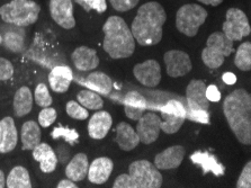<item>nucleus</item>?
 Here are the masks:
<instances>
[{
	"label": "nucleus",
	"instance_id": "nucleus-45",
	"mask_svg": "<svg viewBox=\"0 0 251 188\" xmlns=\"http://www.w3.org/2000/svg\"><path fill=\"white\" fill-rule=\"evenodd\" d=\"M56 187L58 188H78V186L75 185V183L74 182V180H71L69 178L61 180L58 185H56Z\"/></svg>",
	"mask_w": 251,
	"mask_h": 188
},
{
	"label": "nucleus",
	"instance_id": "nucleus-22",
	"mask_svg": "<svg viewBox=\"0 0 251 188\" xmlns=\"http://www.w3.org/2000/svg\"><path fill=\"white\" fill-rule=\"evenodd\" d=\"M123 105L125 115L133 121H138L148 108L147 99L138 91H130L125 95Z\"/></svg>",
	"mask_w": 251,
	"mask_h": 188
},
{
	"label": "nucleus",
	"instance_id": "nucleus-48",
	"mask_svg": "<svg viewBox=\"0 0 251 188\" xmlns=\"http://www.w3.org/2000/svg\"><path fill=\"white\" fill-rule=\"evenodd\" d=\"M1 43H2V36L0 35V44H1Z\"/></svg>",
	"mask_w": 251,
	"mask_h": 188
},
{
	"label": "nucleus",
	"instance_id": "nucleus-9",
	"mask_svg": "<svg viewBox=\"0 0 251 188\" xmlns=\"http://www.w3.org/2000/svg\"><path fill=\"white\" fill-rule=\"evenodd\" d=\"M161 112V131L167 134H175L179 131L186 120V108L180 102L173 99L166 105L158 107Z\"/></svg>",
	"mask_w": 251,
	"mask_h": 188
},
{
	"label": "nucleus",
	"instance_id": "nucleus-25",
	"mask_svg": "<svg viewBox=\"0 0 251 188\" xmlns=\"http://www.w3.org/2000/svg\"><path fill=\"white\" fill-rule=\"evenodd\" d=\"M41 137L42 133L39 123L34 121L25 122L21 130L22 150H33V149L41 142Z\"/></svg>",
	"mask_w": 251,
	"mask_h": 188
},
{
	"label": "nucleus",
	"instance_id": "nucleus-13",
	"mask_svg": "<svg viewBox=\"0 0 251 188\" xmlns=\"http://www.w3.org/2000/svg\"><path fill=\"white\" fill-rule=\"evenodd\" d=\"M133 74L136 80L146 87H157L161 81V67L157 60H147L135 64Z\"/></svg>",
	"mask_w": 251,
	"mask_h": 188
},
{
	"label": "nucleus",
	"instance_id": "nucleus-8",
	"mask_svg": "<svg viewBox=\"0 0 251 188\" xmlns=\"http://www.w3.org/2000/svg\"><path fill=\"white\" fill-rule=\"evenodd\" d=\"M222 32L232 42L241 41L243 37L249 36L251 27L247 15L239 8H230L226 14Z\"/></svg>",
	"mask_w": 251,
	"mask_h": 188
},
{
	"label": "nucleus",
	"instance_id": "nucleus-39",
	"mask_svg": "<svg viewBox=\"0 0 251 188\" xmlns=\"http://www.w3.org/2000/svg\"><path fill=\"white\" fill-rule=\"evenodd\" d=\"M186 118L193 122L201 123V124L210 123V115H208L207 110L204 109H186Z\"/></svg>",
	"mask_w": 251,
	"mask_h": 188
},
{
	"label": "nucleus",
	"instance_id": "nucleus-21",
	"mask_svg": "<svg viewBox=\"0 0 251 188\" xmlns=\"http://www.w3.org/2000/svg\"><path fill=\"white\" fill-rule=\"evenodd\" d=\"M33 158L39 161L40 168L44 174H51L55 170L58 164V158L53 149L45 142H40L35 148L33 149Z\"/></svg>",
	"mask_w": 251,
	"mask_h": 188
},
{
	"label": "nucleus",
	"instance_id": "nucleus-6",
	"mask_svg": "<svg viewBox=\"0 0 251 188\" xmlns=\"http://www.w3.org/2000/svg\"><path fill=\"white\" fill-rule=\"evenodd\" d=\"M233 52V42L224 35L223 32H214L208 36L206 48L201 51V60L207 68L218 69L224 63L226 57Z\"/></svg>",
	"mask_w": 251,
	"mask_h": 188
},
{
	"label": "nucleus",
	"instance_id": "nucleus-3",
	"mask_svg": "<svg viewBox=\"0 0 251 188\" xmlns=\"http://www.w3.org/2000/svg\"><path fill=\"white\" fill-rule=\"evenodd\" d=\"M105 34L102 48L112 59L130 57L135 51V40L126 22L120 16H111L102 26Z\"/></svg>",
	"mask_w": 251,
	"mask_h": 188
},
{
	"label": "nucleus",
	"instance_id": "nucleus-31",
	"mask_svg": "<svg viewBox=\"0 0 251 188\" xmlns=\"http://www.w3.org/2000/svg\"><path fill=\"white\" fill-rule=\"evenodd\" d=\"M78 103L82 105L87 109L93 110H100L104 106V101L100 97V95L96 93V91L85 89L81 90L77 96Z\"/></svg>",
	"mask_w": 251,
	"mask_h": 188
},
{
	"label": "nucleus",
	"instance_id": "nucleus-5",
	"mask_svg": "<svg viewBox=\"0 0 251 188\" xmlns=\"http://www.w3.org/2000/svg\"><path fill=\"white\" fill-rule=\"evenodd\" d=\"M41 13V6L34 0H11L0 7V17L7 24L27 27L35 24Z\"/></svg>",
	"mask_w": 251,
	"mask_h": 188
},
{
	"label": "nucleus",
	"instance_id": "nucleus-33",
	"mask_svg": "<svg viewBox=\"0 0 251 188\" xmlns=\"http://www.w3.org/2000/svg\"><path fill=\"white\" fill-rule=\"evenodd\" d=\"M25 34L24 30H11L2 37V43L13 52H22L25 49Z\"/></svg>",
	"mask_w": 251,
	"mask_h": 188
},
{
	"label": "nucleus",
	"instance_id": "nucleus-26",
	"mask_svg": "<svg viewBox=\"0 0 251 188\" xmlns=\"http://www.w3.org/2000/svg\"><path fill=\"white\" fill-rule=\"evenodd\" d=\"M88 168V157L85 153H77L68 163L66 168V176L69 179L74 180L75 183L81 182L87 177Z\"/></svg>",
	"mask_w": 251,
	"mask_h": 188
},
{
	"label": "nucleus",
	"instance_id": "nucleus-16",
	"mask_svg": "<svg viewBox=\"0 0 251 188\" xmlns=\"http://www.w3.org/2000/svg\"><path fill=\"white\" fill-rule=\"evenodd\" d=\"M48 79L51 89L54 93L64 94L69 89L72 80H74V74H72L71 69L68 66L59 64V66H55L51 69Z\"/></svg>",
	"mask_w": 251,
	"mask_h": 188
},
{
	"label": "nucleus",
	"instance_id": "nucleus-23",
	"mask_svg": "<svg viewBox=\"0 0 251 188\" xmlns=\"http://www.w3.org/2000/svg\"><path fill=\"white\" fill-rule=\"evenodd\" d=\"M116 142L123 151H132L139 145L140 139L130 124L121 122L116 126Z\"/></svg>",
	"mask_w": 251,
	"mask_h": 188
},
{
	"label": "nucleus",
	"instance_id": "nucleus-35",
	"mask_svg": "<svg viewBox=\"0 0 251 188\" xmlns=\"http://www.w3.org/2000/svg\"><path fill=\"white\" fill-rule=\"evenodd\" d=\"M51 136L53 139H59V137H64L68 143H70L71 145L75 144L78 142L79 139V134L77 133L75 129H70L67 128V126H58V128L53 129V131L51 132Z\"/></svg>",
	"mask_w": 251,
	"mask_h": 188
},
{
	"label": "nucleus",
	"instance_id": "nucleus-14",
	"mask_svg": "<svg viewBox=\"0 0 251 188\" xmlns=\"http://www.w3.org/2000/svg\"><path fill=\"white\" fill-rule=\"evenodd\" d=\"M185 153V148L181 145H173V147L167 148L166 150L155 156L154 166L161 170L176 169L184 160Z\"/></svg>",
	"mask_w": 251,
	"mask_h": 188
},
{
	"label": "nucleus",
	"instance_id": "nucleus-12",
	"mask_svg": "<svg viewBox=\"0 0 251 188\" xmlns=\"http://www.w3.org/2000/svg\"><path fill=\"white\" fill-rule=\"evenodd\" d=\"M161 117L153 113H144L138 120L136 133L140 142L143 144H151L158 140L160 134Z\"/></svg>",
	"mask_w": 251,
	"mask_h": 188
},
{
	"label": "nucleus",
	"instance_id": "nucleus-43",
	"mask_svg": "<svg viewBox=\"0 0 251 188\" xmlns=\"http://www.w3.org/2000/svg\"><path fill=\"white\" fill-rule=\"evenodd\" d=\"M206 97L210 102H219L221 99V93H220L218 87L211 85L206 87Z\"/></svg>",
	"mask_w": 251,
	"mask_h": 188
},
{
	"label": "nucleus",
	"instance_id": "nucleus-46",
	"mask_svg": "<svg viewBox=\"0 0 251 188\" xmlns=\"http://www.w3.org/2000/svg\"><path fill=\"white\" fill-rule=\"evenodd\" d=\"M197 1H200L201 3H204V5L218 7L223 2V0H197Z\"/></svg>",
	"mask_w": 251,
	"mask_h": 188
},
{
	"label": "nucleus",
	"instance_id": "nucleus-1",
	"mask_svg": "<svg viewBox=\"0 0 251 188\" xmlns=\"http://www.w3.org/2000/svg\"><path fill=\"white\" fill-rule=\"evenodd\" d=\"M167 14L161 3L149 1L138 9L131 25L135 42L141 47H152L161 42Z\"/></svg>",
	"mask_w": 251,
	"mask_h": 188
},
{
	"label": "nucleus",
	"instance_id": "nucleus-47",
	"mask_svg": "<svg viewBox=\"0 0 251 188\" xmlns=\"http://www.w3.org/2000/svg\"><path fill=\"white\" fill-rule=\"evenodd\" d=\"M6 187V176L2 170H0V188Z\"/></svg>",
	"mask_w": 251,
	"mask_h": 188
},
{
	"label": "nucleus",
	"instance_id": "nucleus-37",
	"mask_svg": "<svg viewBox=\"0 0 251 188\" xmlns=\"http://www.w3.org/2000/svg\"><path fill=\"white\" fill-rule=\"evenodd\" d=\"M79 6H81L87 13L91 10L102 14L107 9V1L106 0H75Z\"/></svg>",
	"mask_w": 251,
	"mask_h": 188
},
{
	"label": "nucleus",
	"instance_id": "nucleus-42",
	"mask_svg": "<svg viewBox=\"0 0 251 188\" xmlns=\"http://www.w3.org/2000/svg\"><path fill=\"white\" fill-rule=\"evenodd\" d=\"M109 2L116 11L125 13V11L131 10L135 6H138L140 0H109Z\"/></svg>",
	"mask_w": 251,
	"mask_h": 188
},
{
	"label": "nucleus",
	"instance_id": "nucleus-18",
	"mask_svg": "<svg viewBox=\"0 0 251 188\" xmlns=\"http://www.w3.org/2000/svg\"><path fill=\"white\" fill-rule=\"evenodd\" d=\"M71 60L75 69L79 71H90L100 66V57L94 49L88 47H79L72 52Z\"/></svg>",
	"mask_w": 251,
	"mask_h": 188
},
{
	"label": "nucleus",
	"instance_id": "nucleus-30",
	"mask_svg": "<svg viewBox=\"0 0 251 188\" xmlns=\"http://www.w3.org/2000/svg\"><path fill=\"white\" fill-rule=\"evenodd\" d=\"M6 187L8 188H30L32 182L28 170L22 166L14 167L6 177Z\"/></svg>",
	"mask_w": 251,
	"mask_h": 188
},
{
	"label": "nucleus",
	"instance_id": "nucleus-15",
	"mask_svg": "<svg viewBox=\"0 0 251 188\" xmlns=\"http://www.w3.org/2000/svg\"><path fill=\"white\" fill-rule=\"evenodd\" d=\"M189 109H204L207 110L210 101L206 97V85L201 80L194 79L188 83L186 89Z\"/></svg>",
	"mask_w": 251,
	"mask_h": 188
},
{
	"label": "nucleus",
	"instance_id": "nucleus-24",
	"mask_svg": "<svg viewBox=\"0 0 251 188\" xmlns=\"http://www.w3.org/2000/svg\"><path fill=\"white\" fill-rule=\"evenodd\" d=\"M191 160L193 163L197 164L203 169V174H207L211 171L215 176H222L226 172L223 164L220 163L216 157L211 155L210 152H194L191 156Z\"/></svg>",
	"mask_w": 251,
	"mask_h": 188
},
{
	"label": "nucleus",
	"instance_id": "nucleus-40",
	"mask_svg": "<svg viewBox=\"0 0 251 188\" xmlns=\"http://www.w3.org/2000/svg\"><path fill=\"white\" fill-rule=\"evenodd\" d=\"M14 66L9 60L0 57V81H7L13 78Z\"/></svg>",
	"mask_w": 251,
	"mask_h": 188
},
{
	"label": "nucleus",
	"instance_id": "nucleus-7",
	"mask_svg": "<svg viewBox=\"0 0 251 188\" xmlns=\"http://www.w3.org/2000/svg\"><path fill=\"white\" fill-rule=\"evenodd\" d=\"M208 16L206 9L197 3H186L176 14V27L181 34L194 37Z\"/></svg>",
	"mask_w": 251,
	"mask_h": 188
},
{
	"label": "nucleus",
	"instance_id": "nucleus-27",
	"mask_svg": "<svg viewBox=\"0 0 251 188\" xmlns=\"http://www.w3.org/2000/svg\"><path fill=\"white\" fill-rule=\"evenodd\" d=\"M82 85H85L88 89L96 91L101 95H109L113 88V81L104 72L94 71L87 77L82 81Z\"/></svg>",
	"mask_w": 251,
	"mask_h": 188
},
{
	"label": "nucleus",
	"instance_id": "nucleus-36",
	"mask_svg": "<svg viewBox=\"0 0 251 188\" xmlns=\"http://www.w3.org/2000/svg\"><path fill=\"white\" fill-rule=\"evenodd\" d=\"M66 110H67V114L69 115L71 118H75V120L83 121L89 117L88 109L85 108V107L80 105L78 102H75V101L68 102L66 106Z\"/></svg>",
	"mask_w": 251,
	"mask_h": 188
},
{
	"label": "nucleus",
	"instance_id": "nucleus-2",
	"mask_svg": "<svg viewBox=\"0 0 251 188\" xmlns=\"http://www.w3.org/2000/svg\"><path fill=\"white\" fill-rule=\"evenodd\" d=\"M223 113L231 131L245 145L251 144V96L245 89H235L226 96Z\"/></svg>",
	"mask_w": 251,
	"mask_h": 188
},
{
	"label": "nucleus",
	"instance_id": "nucleus-28",
	"mask_svg": "<svg viewBox=\"0 0 251 188\" xmlns=\"http://www.w3.org/2000/svg\"><path fill=\"white\" fill-rule=\"evenodd\" d=\"M33 102L34 97L32 95V91L28 87L23 86L17 89L14 96L13 101V107L14 112L18 117H23L25 115L30 113L33 108Z\"/></svg>",
	"mask_w": 251,
	"mask_h": 188
},
{
	"label": "nucleus",
	"instance_id": "nucleus-10",
	"mask_svg": "<svg viewBox=\"0 0 251 188\" xmlns=\"http://www.w3.org/2000/svg\"><path fill=\"white\" fill-rule=\"evenodd\" d=\"M167 74L171 78H179L192 70V60L187 53L180 50H170L163 55Z\"/></svg>",
	"mask_w": 251,
	"mask_h": 188
},
{
	"label": "nucleus",
	"instance_id": "nucleus-41",
	"mask_svg": "<svg viewBox=\"0 0 251 188\" xmlns=\"http://www.w3.org/2000/svg\"><path fill=\"white\" fill-rule=\"evenodd\" d=\"M237 188H250L251 187V162L248 161L246 163V166L243 167L240 176H239L237 185Z\"/></svg>",
	"mask_w": 251,
	"mask_h": 188
},
{
	"label": "nucleus",
	"instance_id": "nucleus-29",
	"mask_svg": "<svg viewBox=\"0 0 251 188\" xmlns=\"http://www.w3.org/2000/svg\"><path fill=\"white\" fill-rule=\"evenodd\" d=\"M26 56L44 68L52 69L53 67L59 66V63L56 62V60H54V57L42 48V43H40V41L37 40V37H35V41H34L33 45L30 47L29 51H27Z\"/></svg>",
	"mask_w": 251,
	"mask_h": 188
},
{
	"label": "nucleus",
	"instance_id": "nucleus-19",
	"mask_svg": "<svg viewBox=\"0 0 251 188\" xmlns=\"http://www.w3.org/2000/svg\"><path fill=\"white\" fill-rule=\"evenodd\" d=\"M114 168V163L112 159L107 157H100V158L95 159L88 168V177L91 184H96V185H101L107 182L109 176L112 175Z\"/></svg>",
	"mask_w": 251,
	"mask_h": 188
},
{
	"label": "nucleus",
	"instance_id": "nucleus-4",
	"mask_svg": "<svg viewBox=\"0 0 251 188\" xmlns=\"http://www.w3.org/2000/svg\"><path fill=\"white\" fill-rule=\"evenodd\" d=\"M163 178L158 168L149 160H136L128 167V175L119 176L114 188H160Z\"/></svg>",
	"mask_w": 251,
	"mask_h": 188
},
{
	"label": "nucleus",
	"instance_id": "nucleus-11",
	"mask_svg": "<svg viewBox=\"0 0 251 188\" xmlns=\"http://www.w3.org/2000/svg\"><path fill=\"white\" fill-rule=\"evenodd\" d=\"M50 15L55 24L64 29H72L75 26L74 2L72 0H50Z\"/></svg>",
	"mask_w": 251,
	"mask_h": 188
},
{
	"label": "nucleus",
	"instance_id": "nucleus-38",
	"mask_svg": "<svg viewBox=\"0 0 251 188\" xmlns=\"http://www.w3.org/2000/svg\"><path fill=\"white\" fill-rule=\"evenodd\" d=\"M56 117H58V113L54 108H52L51 106L44 107L39 114V125L41 128L47 129L49 126H51L53 123L55 122Z\"/></svg>",
	"mask_w": 251,
	"mask_h": 188
},
{
	"label": "nucleus",
	"instance_id": "nucleus-20",
	"mask_svg": "<svg viewBox=\"0 0 251 188\" xmlns=\"http://www.w3.org/2000/svg\"><path fill=\"white\" fill-rule=\"evenodd\" d=\"M113 118L111 114L105 110H98L90 117L88 123V134L91 139L101 140L107 135L112 128Z\"/></svg>",
	"mask_w": 251,
	"mask_h": 188
},
{
	"label": "nucleus",
	"instance_id": "nucleus-34",
	"mask_svg": "<svg viewBox=\"0 0 251 188\" xmlns=\"http://www.w3.org/2000/svg\"><path fill=\"white\" fill-rule=\"evenodd\" d=\"M33 97H34V101H35V103L37 104V106L42 107V108L51 106L53 103L52 96L50 95L49 88L47 87L45 83H39V85L36 86Z\"/></svg>",
	"mask_w": 251,
	"mask_h": 188
},
{
	"label": "nucleus",
	"instance_id": "nucleus-17",
	"mask_svg": "<svg viewBox=\"0 0 251 188\" xmlns=\"http://www.w3.org/2000/svg\"><path fill=\"white\" fill-rule=\"evenodd\" d=\"M18 132L13 117L7 116L0 121V153H9L16 148Z\"/></svg>",
	"mask_w": 251,
	"mask_h": 188
},
{
	"label": "nucleus",
	"instance_id": "nucleus-44",
	"mask_svg": "<svg viewBox=\"0 0 251 188\" xmlns=\"http://www.w3.org/2000/svg\"><path fill=\"white\" fill-rule=\"evenodd\" d=\"M222 79L226 85H234V83L237 82V76L232 74V72H226V74L222 76Z\"/></svg>",
	"mask_w": 251,
	"mask_h": 188
},
{
	"label": "nucleus",
	"instance_id": "nucleus-32",
	"mask_svg": "<svg viewBox=\"0 0 251 188\" xmlns=\"http://www.w3.org/2000/svg\"><path fill=\"white\" fill-rule=\"evenodd\" d=\"M234 64L241 71H249L251 69V43L245 42L237 49L234 55Z\"/></svg>",
	"mask_w": 251,
	"mask_h": 188
}]
</instances>
